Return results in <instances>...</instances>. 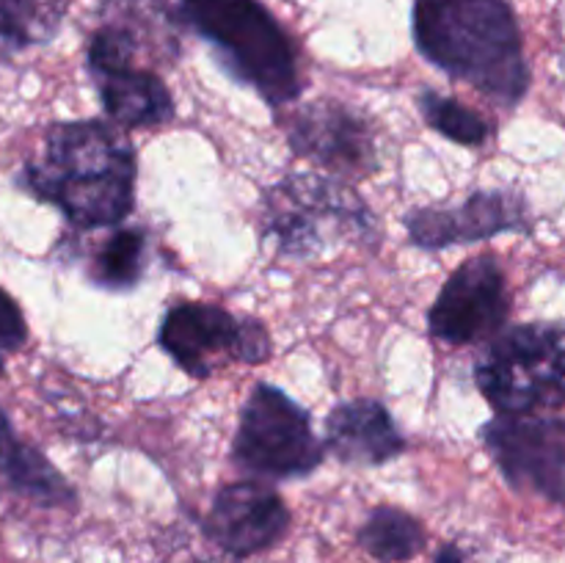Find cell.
I'll list each match as a JSON object with an SVG mask.
<instances>
[{"mask_svg": "<svg viewBox=\"0 0 565 563\" xmlns=\"http://www.w3.org/2000/svg\"><path fill=\"white\" fill-rule=\"evenodd\" d=\"M20 180L75 230H105L136 204V149L108 121H64L44 132Z\"/></svg>", "mask_w": 565, "mask_h": 563, "instance_id": "obj_1", "label": "cell"}, {"mask_svg": "<svg viewBox=\"0 0 565 563\" xmlns=\"http://www.w3.org/2000/svg\"><path fill=\"white\" fill-rule=\"evenodd\" d=\"M412 28L419 53L452 81L505 108L524 99L530 66L505 0H414Z\"/></svg>", "mask_w": 565, "mask_h": 563, "instance_id": "obj_2", "label": "cell"}, {"mask_svg": "<svg viewBox=\"0 0 565 563\" xmlns=\"http://www.w3.org/2000/svg\"><path fill=\"white\" fill-rule=\"evenodd\" d=\"M259 235L285 257H315L340 246H375L379 221L348 180L290 174L259 202Z\"/></svg>", "mask_w": 565, "mask_h": 563, "instance_id": "obj_3", "label": "cell"}, {"mask_svg": "<svg viewBox=\"0 0 565 563\" xmlns=\"http://www.w3.org/2000/svg\"><path fill=\"white\" fill-rule=\"evenodd\" d=\"M182 20L213 44L224 70L270 108L298 99L303 83L296 47L259 0H182Z\"/></svg>", "mask_w": 565, "mask_h": 563, "instance_id": "obj_4", "label": "cell"}, {"mask_svg": "<svg viewBox=\"0 0 565 563\" xmlns=\"http://www.w3.org/2000/svg\"><path fill=\"white\" fill-rule=\"evenodd\" d=\"M475 381L500 414L565 408V320L502 331L478 362Z\"/></svg>", "mask_w": 565, "mask_h": 563, "instance_id": "obj_5", "label": "cell"}, {"mask_svg": "<svg viewBox=\"0 0 565 563\" xmlns=\"http://www.w3.org/2000/svg\"><path fill=\"white\" fill-rule=\"evenodd\" d=\"M232 458L241 469L268 480L303 478L323 461L307 408L270 384H257L241 408Z\"/></svg>", "mask_w": 565, "mask_h": 563, "instance_id": "obj_6", "label": "cell"}, {"mask_svg": "<svg viewBox=\"0 0 565 563\" xmlns=\"http://www.w3.org/2000/svg\"><path fill=\"white\" fill-rule=\"evenodd\" d=\"M158 342L193 379H207L232 362L259 364L270 357L265 323L202 301L174 304L160 323Z\"/></svg>", "mask_w": 565, "mask_h": 563, "instance_id": "obj_7", "label": "cell"}, {"mask_svg": "<svg viewBox=\"0 0 565 563\" xmlns=\"http://www.w3.org/2000/svg\"><path fill=\"white\" fill-rule=\"evenodd\" d=\"M180 55V17L169 0H103L88 39V72L152 70Z\"/></svg>", "mask_w": 565, "mask_h": 563, "instance_id": "obj_8", "label": "cell"}, {"mask_svg": "<svg viewBox=\"0 0 565 563\" xmlns=\"http://www.w3.org/2000/svg\"><path fill=\"white\" fill-rule=\"evenodd\" d=\"M480 436L513 489L565 506V417L500 414Z\"/></svg>", "mask_w": 565, "mask_h": 563, "instance_id": "obj_9", "label": "cell"}, {"mask_svg": "<svg viewBox=\"0 0 565 563\" xmlns=\"http://www.w3.org/2000/svg\"><path fill=\"white\" fill-rule=\"evenodd\" d=\"M508 312L505 274L494 254H480L445 282L428 315L430 334L447 346H475L500 334Z\"/></svg>", "mask_w": 565, "mask_h": 563, "instance_id": "obj_10", "label": "cell"}, {"mask_svg": "<svg viewBox=\"0 0 565 563\" xmlns=\"http://www.w3.org/2000/svg\"><path fill=\"white\" fill-rule=\"evenodd\" d=\"M287 141L331 177H367L375 171L373 125L356 108L337 99H315L287 116Z\"/></svg>", "mask_w": 565, "mask_h": 563, "instance_id": "obj_11", "label": "cell"}, {"mask_svg": "<svg viewBox=\"0 0 565 563\" xmlns=\"http://www.w3.org/2000/svg\"><path fill=\"white\" fill-rule=\"evenodd\" d=\"M408 235L419 248H450L458 243H475L500 232H527L530 204L522 193L475 191L456 208H419L406 215Z\"/></svg>", "mask_w": 565, "mask_h": 563, "instance_id": "obj_12", "label": "cell"}, {"mask_svg": "<svg viewBox=\"0 0 565 563\" xmlns=\"http://www.w3.org/2000/svg\"><path fill=\"white\" fill-rule=\"evenodd\" d=\"M204 535L235 557H252L285 539L290 511L270 486L259 480H237L215 495Z\"/></svg>", "mask_w": 565, "mask_h": 563, "instance_id": "obj_13", "label": "cell"}, {"mask_svg": "<svg viewBox=\"0 0 565 563\" xmlns=\"http://www.w3.org/2000/svg\"><path fill=\"white\" fill-rule=\"evenodd\" d=\"M326 447L353 467H381L406 450V439L384 403L356 397L326 417Z\"/></svg>", "mask_w": 565, "mask_h": 563, "instance_id": "obj_14", "label": "cell"}, {"mask_svg": "<svg viewBox=\"0 0 565 563\" xmlns=\"http://www.w3.org/2000/svg\"><path fill=\"white\" fill-rule=\"evenodd\" d=\"M0 484L11 495L42 508H72L77 502L70 480L47 461L42 450L22 439L0 408Z\"/></svg>", "mask_w": 565, "mask_h": 563, "instance_id": "obj_15", "label": "cell"}, {"mask_svg": "<svg viewBox=\"0 0 565 563\" xmlns=\"http://www.w3.org/2000/svg\"><path fill=\"white\" fill-rule=\"evenodd\" d=\"M105 114L119 127H160L174 119V99L152 70L92 72Z\"/></svg>", "mask_w": 565, "mask_h": 563, "instance_id": "obj_16", "label": "cell"}, {"mask_svg": "<svg viewBox=\"0 0 565 563\" xmlns=\"http://www.w3.org/2000/svg\"><path fill=\"white\" fill-rule=\"evenodd\" d=\"M64 14L66 0H0V61L47 44Z\"/></svg>", "mask_w": 565, "mask_h": 563, "instance_id": "obj_17", "label": "cell"}, {"mask_svg": "<svg viewBox=\"0 0 565 563\" xmlns=\"http://www.w3.org/2000/svg\"><path fill=\"white\" fill-rule=\"evenodd\" d=\"M423 522L412 513L392 506H379L370 511L359 528V544L379 563H406L425 550Z\"/></svg>", "mask_w": 565, "mask_h": 563, "instance_id": "obj_18", "label": "cell"}, {"mask_svg": "<svg viewBox=\"0 0 565 563\" xmlns=\"http://www.w3.org/2000/svg\"><path fill=\"white\" fill-rule=\"evenodd\" d=\"M147 248L141 230H116L94 254L88 276L105 290H130L147 270Z\"/></svg>", "mask_w": 565, "mask_h": 563, "instance_id": "obj_19", "label": "cell"}, {"mask_svg": "<svg viewBox=\"0 0 565 563\" xmlns=\"http://www.w3.org/2000/svg\"><path fill=\"white\" fill-rule=\"evenodd\" d=\"M423 119L450 141L463 147H480L489 138V121L458 99L439 92H423L417 99Z\"/></svg>", "mask_w": 565, "mask_h": 563, "instance_id": "obj_20", "label": "cell"}, {"mask_svg": "<svg viewBox=\"0 0 565 563\" xmlns=\"http://www.w3.org/2000/svg\"><path fill=\"white\" fill-rule=\"evenodd\" d=\"M28 340L25 315L17 307L14 298L0 287V370L6 368L9 357H14Z\"/></svg>", "mask_w": 565, "mask_h": 563, "instance_id": "obj_21", "label": "cell"}, {"mask_svg": "<svg viewBox=\"0 0 565 563\" xmlns=\"http://www.w3.org/2000/svg\"><path fill=\"white\" fill-rule=\"evenodd\" d=\"M434 563H463V552L456 544H445L436 552Z\"/></svg>", "mask_w": 565, "mask_h": 563, "instance_id": "obj_22", "label": "cell"}]
</instances>
